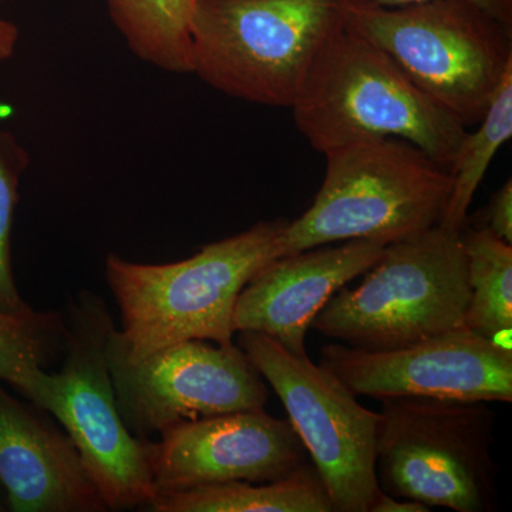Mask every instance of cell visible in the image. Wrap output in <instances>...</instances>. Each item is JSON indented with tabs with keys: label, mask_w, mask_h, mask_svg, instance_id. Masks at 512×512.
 <instances>
[{
	"label": "cell",
	"mask_w": 512,
	"mask_h": 512,
	"mask_svg": "<svg viewBox=\"0 0 512 512\" xmlns=\"http://www.w3.org/2000/svg\"><path fill=\"white\" fill-rule=\"evenodd\" d=\"M286 224L284 218L256 222L173 264H137L107 256L106 281L121 315V329H111V343L130 359L184 340L232 345L239 293L278 259Z\"/></svg>",
	"instance_id": "1"
},
{
	"label": "cell",
	"mask_w": 512,
	"mask_h": 512,
	"mask_svg": "<svg viewBox=\"0 0 512 512\" xmlns=\"http://www.w3.org/2000/svg\"><path fill=\"white\" fill-rule=\"evenodd\" d=\"M291 109L298 130L322 154L396 137L451 170L468 133L383 50L346 26L320 50Z\"/></svg>",
	"instance_id": "2"
},
{
	"label": "cell",
	"mask_w": 512,
	"mask_h": 512,
	"mask_svg": "<svg viewBox=\"0 0 512 512\" xmlns=\"http://www.w3.org/2000/svg\"><path fill=\"white\" fill-rule=\"evenodd\" d=\"M323 156L322 187L305 214L285 225L278 258L356 239L392 244L434 227L443 217L450 170L409 141L373 138Z\"/></svg>",
	"instance_id": "3"
},
{
	"label": "cell",
	"mask_w": 512,
	"mask_h": 512,
	"mask_svg": "<svg viewBox=\"0 0 512 512\" xmlns=\"http://www.w3.org/2000/svg\"><path fill=\"white\" fill-rule=\"evenodd\" d=\"M345 26L383 50L464 126H476L512 70V26L473 0L383 6L348 0Z\"/></svg>",
	"instance_id": "4"
},
{
	"label": "cell",
	"mask_w": 512,
	"mask_h": 512,
	"mask_svg": "<svg viewBox=\"0 0 512 512\" xmlns=\"http://www.w3.org/2000/svg\"><path fill=\"white\" fill-rule=\"evenodd\" d=\"M348 0H195L191 74L225 96L295 103Z\"/></svg>",
	"instance_id": "5"
},
{
	"label": "cell",
	"mask_w": 512,
	"mask_h": 512,
	"mask_svg": "<svg viewBox=\"0 0 512 512\" xmlns=\"http://www.w3.org/2000/svg\"><path fill=\"white\" fill-rule=\"evenodd\" d=\"M355 289H339L311 328L350 348L390 350L464 326L470 285L461 231L437 224L387 244Z\"/></svg>",
	"instance_id": "6"
},
{
	"label": "cell",
	"mask_w": 512,
	"mask_h": 512,
	"mask_svg": "<svg viewBox=\"0 0 512 512\" xmlns=\"http://www.w3.org/2000/svg\"><path fill=\"white\" fill-rule=\"evenodd\" d=\"M60 373L43 370L26 399L53 414L79 451L107 510L147 507L154 495L146 441L127 430L117 409L106 356L114 328L106 302L84 291L67 306Z\"/></svg>",
	"instance_id": "7"
},
{
	"label": "cell",
	"mask_w": 512,
	"mask_h": 512,
	"mask_svg": "<svg viewBox=\"0 0 512 512\" xmlns=\"http://www.w3.org/2000/svg\"><path fill=\"white\" fill-rule=\"evenodd\" d=\"M376 441L383 493L457 512L495 504V413L481 400L384 397Z\"/></svg>",
	"instance_id": "8"
},
{
	"label": "cell",
	"mask_w": 512,
	"mask_h": 512,
	"mask_svg": "<svg viewBox=\"0 0 512 512\" xmlns=\"http://www.w3.org/2000/svg\"><path fill=\"white\" fill-rule=\"evenodd\" d=\"M239 348L271 384L311 454L335 512H369L377 491L380 414L359 404L328 369L259 332H239Z\"/></svg>",
	"instance_id": "9"
},
{
	"label": "cell",
	"mask_w": 512,
	"mask_h": 512,
	"mask_svg": "<svg viewBox=\"0 0 512 512\" xmlns=\"http://www.w3.org/2000/svg\"><path fill=\"white\" fill-rule=\"evenodd\" d=\"M111 332V330H110ZM106 342L117 409L140 440L181 421L265 409L264 377L244 350L208 340H184L141 359Z\"/></svg>",
	"instance_id": "10"
},
{
	"label": "cell",
	"mask_w": 512,
	"mask_h": 512,
	"mask_svg": "<svg viewBox=\"0 0 512 512\" xmlns=\"http://www.w3.org/2000/svg\"><path fill=\"white\" fill-rule=\"evenodd\" d=\"M320 366L356 396L512 402V350L461 326L404 348L320 349Z\"/></svg>",
	"instance_id": "11"
},
{
	"label": "cell",
	"mask_w": 512,
	"mask_h": 512,
	"mask_svg": "<svg viewBox=\"0 0 512 512\" xmlns=\"http://www.w3.org/2000/svg\"><path fill=\"white\" fill-rule=\"evenodd\" d=\"M146 441L154 494L231 481L269 483L306 464L291 421L265 409L181 421Z\"/></svg>",
	"instance_id": "12"
},
{
	"label": "cell",
	"mask_w": 512,
	"mask_h": 512,
	"mask_svg": "<svg viewBox=\"0 0 512 512\" xmlns=\"http://www.w3.org/2000/svg\"><path fill=\"white\" fill-rule=\"evenodd\" d=\"M384 247L356 239L274 259L239 293L232 315L235 333H264L296 355H306L312 320L339 289L382 258Z\"/></svg>",
	"instance_id": "13"
},
{
	"label": "cell",
	"mask_w": 512,
	"mask_h": 512,
	"mask_svg": "<svg viewBox=\"0 0 512 512\" xmlns=\"http://www.w3.org/2000/svg\"><path fill=\"white\" fill-rule=\"evenodd\" d=\"M0 488L13 512L107 511L67 433L0 386Z\"/></svg>",
	"instance_id": "14"
},
{
	"label": "cell",
	"mask_w": 512,
	"mask_h": 512,
	"mask_svg": "<svg viewBox=\"0 0 512 512\" xmlns=\"http://www.w3.org/2000/svg\"><path fill=\"white\" fill-rule=\"evenodd\" d=\"M147 507L154 512H335L318 471L309 464L269 483L231 481L157 493Z\"/></svg>",
	"instance_id": "15"
},
{
	"label": "cell",
	"mask_w": 512,
	"mask_h": 512,
	"mask_svg": "<svg viewBox=\"0 0 512 512\" xmlns=\"http://www.w3.org/2000/svg\"><path fill=\"white\" fill-rule=\"evenodd\" d=\"M111 22L141 62L191 74L195 0H106Z\"/></svg>",
	"instance_id": "16"
},
{
	"label": "cell",
	"mask_w": 512,
	"mask_h": 512,
	"mask_svg": "<svg viewBox=\"0 0 512 512\" xmlns=\"http://www.w3.org/2000/svg\"><path fill=\"white\" fill-rule=\"evenodd\" d=\"M470 301L464 326L498 340L512 328V245L490 229H461Z\"/></svg>",
	"instance_id": "17"
},
{
	"label": "cell",
	"mask_w": 512,
	"mask_h": 512,
	"mask_svg": "<svg viewBox=\"0 0 512 512\" xmlns=\"http://www.w3.org/2000/svg\"><path fill=\"white\" fill-rule=\"evenodd\" d=\"M478 124L480 127L474 133H467L451 165V191L439 222L441 227L463 229L468 208L491 161L512 136V70L504 77Z\"/></svg>",
	"instance_id": "18"
},
{
	"label": "cell",
	"mask_w": 512,
	"mask_h": 512,
	"mask_svg": "<svg viewBox=\"0 0 512 512\" xmlns=\"http://www.w3.org/2000/svg\"><path fill=\"white\" fill-rule=\"evenodd\" d=\"M66 316L39 312L16 316L0 312V382L28 396L45 366L63 353Z\"/></svg>",
	"instance_id": "19"
},
{
	"label": "cell",
	"mask_w": 512,
	"mask_h": 512,
	"mask_svg": "<svg viewBox=\"0 0 512 512\" xmlns=\"http://www.w3.org/2000/svg\"><path fill=\"white\" fill-rule=\"evenodd\" d=\"M30 167L28 148L12 131L0 128V312L28 316L35 312L20 296L12 266V231L19 188Z\"/></svg>",
	"instance_id": "20"
},
{
	"label": "cell",
	"mask_w": 512,
	"mask_h": 512,
	"mask_svg": "<svg viewBox=\"0 0 512 512\" xmlns=\"http://www.w3.org/2000/svg\"><path fill=\"white\" fill-rule=\"evenodd\" d=\"M487 224L485 228L507 244L512 245V183H507L500 188L488 204L487 214H485Z\"/></svg>",
	"instance_id": "21"
},
{
	"label": "cell",
	"mask_w": 512,
	"mask_h": 512,
	"mask_svg": "<svg viewBox=\"0 0 512 512\" xmlns=\"http://www.w3.org/2000/svg\"><path fill=\"white\" fill-rule=\"evenodd\" d=\"M430 507L421 504L419 501L409 498L394 497V495L377 491L369 505V512H429Z\"/></svg>",
	"instance_id": "22"
},
{
	"label": "cell",
	"mask_w": 512,
	"mask_h": 512,
	"mask_svg": "<svg viewBox=\"0 0 512 512\" xmlns=\"http://www.w3.org/2000/svg\"><path fill=\"white\" fill-rule=\"evenodd\" d=\"M383 6H404L412 5V3L426 2V0H375ZM481 8L490 12L495 18L501 22L512 26V0H473Z\"/></svg>",
	"instance_id": "23"
},
{
	"label": "cell",
	"mask_w": 512,
	"mask_h": 512,
	"mask_svg": "<svg viewBox=\"0 0 512 512\" xmlns=\"http://www.w3.org/2000/svg\"><path fill=\"white\" fill-rule=\"evenodd\" d=\"M19 43V29L15 23L0 15V64L15 55Z\"/></svg>",
	"instance_id": "24"
},
{
	"label": "cell",
	"mask_w": 512,
	"mask_h": 512,
	"mask_svg": "<svg viewBox=\"0 0 512 512\" xmlns=\"http://www.w3.org/2000/svg\"><path fill=\"white\" fill-rule=\"evenodd\" d=\"M6 510L5 494H3L2 488H0V511Z\"/></svg>",
	"instance_id": "25"
}]
</instances>
